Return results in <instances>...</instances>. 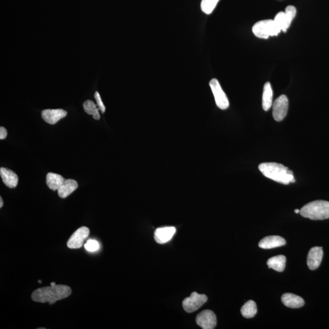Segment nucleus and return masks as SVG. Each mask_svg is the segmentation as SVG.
<instances>
[{
    "instance_id": "1",
    "label": "nucleus",
    "mask_w": 329,
    "mask_h": 329,
    "mask_svg": "<svg viewBox=\"0 0 329 329\" xmlns=\"http://www.w3.org/2000/svg\"><path fill=\"white\" fill-rule=\"evenodd\" d=\"M71 288L64 285H56L51 283L50 286H45L36 289L31 295L32 300L37 303L50 305L55 304L57 301L67 298L71 295Z\"/></svg>"
},
{
    "instance_id": "2",
    "label": "nucleus",
    "mask_w": 329,
    "mask_h": 329,
    "mask_svg": "<svg viewBox=\"0 0 329 329\" xmlns=\"http://www.w3.org/2000/svg\"><path fill=\"white\" fill-rule=\"evenodd\" d=\"M259 169L265 177L277 182L284 185L295 182L293 171L282 164L274 162L262 163L259 165Z\"/></svg>"
},
{
    "instance_id": "3",
    "label": "nucleus",
    "mask_w": 329,
    "mask_h": 329,
    "mask_svg": "<svg viewBox=\"0 0 329 329\" xmlns=\"http://www.w3.org/2000/svg\"><path fill=\"white\" fill-rule=\"evenodd\" d=\"M301 216L312 220L329 218V202L317 200L308 203L300 210Z\"/></svg>"
},
{
    "instance_id": "4",
    "label": "nucleus",
    "mask_w": 329,
    "mask_h": 329,
    "mask_svg": "<svg viewBox=\"0 0 329 329\" xmlns=\"http://www.w3.org/2000/svg\"><path fill=\"white\" fill-rule=\"evenodd\" d=\"M281 31L273 20L259 21L252 26V32L257 38L267 39L270 36L279 35Z\"/></svg>"
},
{
    "instance_id": "5",
    "label": "nucleus",
    "mask_w": 329,
    "mask_h": 329,
    "mask_svg": "<svg viewBox=\"0 0 329 329\" xmlns=\"http://www.w3.org/2000/svg\"><path fill=\"white\" fill-rule=\"evenodd\" d=\"M209 86L215 98L217 106L220 109H227L229 106V99L223 91L219 81L216 79H212L210 81Z\"/></svg>"
},
{
    "instance_id": "6",
    "label": "nucleus",
    "mask_w": 329,
    "mask_h": 329,
    "mask_svg": "<svg viewBox=\"0 0 329 329\" xmlns=\"http://www.w3.org/2000/svg\"><path fill=\"white\" fill-rule=\"evenodd\" d=\"M207 301V297L205 295L198 294L193 292L190 297L186 298L182 302L184 309L186 312L192 313L203 306Z\"/></svg>"
},
{
    "instance_id": "7",
    "label": "nucleus",
    "mask_w": 329,
    "mask_h": 329,
    "mask_svg": "<svg viewBox=\"0 0 329 329\" xmlns=\"http://www.w3.org/2000/svg\"><path fill=\"white\" fill-rule=\"evenodd\" d=\"M288 99L285 95L277 98L273 105V116L277 122H281L285 119L288 110Z\"/></svg>"
},
{
    "instance_id": "8",
    "label": "nucleus",
    "mask_w": 329,
    "mask_h": 329,
    "mask_svg": "<svg viewBox=\"0 0 329 329\" xmlns=\"http://www.w3.org/2000/svg\"><path fill=\"white\" fill-rule=\"evenodd\" d=\"M196 322L202 328L213 329L216 325V317L212 311L206 310L198 314Z\"/></svg>"
},
{
    "instance_id": "9",
    "label": "nucleus",
    "mask_w": 329,
    "mask_h": 329,
    "mask_svg": "<svg viewBox=\"0 0 329 329\" xmlns=\"http://www.w3.org/2000/svg\"><path fill=\"white\" fill-rule=\"evenodd\" d=\"M89 229L85 226L78 229L69 238L67 246L70 249L80 248L83 246L84 241L89 237Z\"/></svg>"
},
{
    "instance_id": "10",
    "label": "nucleus",
    "mask_w": 329,
    "mask_h": 329,
    "mask_svg": "<svg viewBox=\"0 0 329 329\" xmlns=\"http://www.w3.org/2000/svg\"><path fill=\"white\" fill-rule=\"evenodd\" d=\"M323 250L321 247H314L310 250L307 256V265L311 270H316L321 264Z\"/></svg>"
},
{
    "instance_id": "11",
    "label": "nucleus",
    "mask_w": 329,
    "mask_h": 329,
    "mask_svg": "<svg viewBox=\"0 0 329 329\" xmlns=\"http://www.w3.org/2000/svg\"><path fill=\"white\" fill-rule=\"evenodd\" d=\"M67 116V113L64 110L60 109H45L42 111V117L45 122L50 125H54L60 120Z\"/></svg>"
},
{
    "instance_id": "12",
    "label": "nucleus",
    "mask_w": 329,
    "mask_h": 329,
    "mask_svg": "<svg viewBox=\"0 0 329 329\" xmlns=\"http://www.w3.org/2000/svg\"><path fill=\"white\" fill-rule=\"evenodd\" d=\"M176 233L174 227H164L158 228L155 232V239L159 244H164L171 240Z\"/></svg>"
},
{
    "instance_id": "13",
    "label": "nucleus",
    "mask_w": 329,
    "mask_h": 329,
    "mask_svg": "<svg viewBox=\"0 0 329 329\" xmlns=\"http://www.w3.org/2000/svg\"><path fill=\"white\" fill-rule=\"evenodd\" d=\"M285 244L286 241L284 238L276 236V235H273V236H268L263 238L260 241L259 246L261 248L267 249L284 246Z\"/></svg>"
},
{
    "instance_id": "14",
    "label": "nucleus",
    "mask_w": 329,
    "mask_h": 329,
    "mask_svg": "<svg viewBox=\"0 0 329 329\" xmlns=\"http://www.w3.org/2000/svg\"><path fill=\"white\" fill-rule=\"evenodd\" d=\"M0 176L2 177L3 182L9 188L14 189L19 182V177L17 174L10 169L2 167L0 168Z\"/></svg>"
},
{
    "instance_id": "15",
    "label": "nucleus",
    "mask_w": 329,
    "mask_h": 329,
    "mask_svg": "<svg viewBox=\"0 0 329 329\" xmlns=\"http://www.w3.org/2000/svg\"><path fill=\"white\" fill-rule=\"evenodd\" d=\"M78 184L76 180L74 179H65L61 186H60L57 193L60 198H65L71 195L78 189Z\"/></svg>"
},
{
    "instance_id": "16",
    "label": "nucleus",
    "mask_w": 329,
    "mask_h": 329,
    "mask_svg": "<svg viewBox=\"0 0 329 329\" xmlns=\"http://www.w3.org/2000/svg\"><path fill=\"white\" fill-rule=\"evenodd\" d=\"M281 300L285 306L292 308V309H298V308L303 307L304 305V301L303 298L292 294L283 295Z\"/></svg>"
},
{
    "instance_id": "17",
    "label": "nucleus",
    "mask_w": 329,
    "mask_h": 329,
    "mask_svg": "<svg viewBox=\"0 0 329 329\" xmlns=\"http://www.w3.org/2000/svg\"><path fill=\"white\" fill-rule=\"evenodd\" d=\"M273 92L269 82L265 83L262 95V107L265 111L270 110L273 104Z\"/></svg>"
},
{
    "instance_id": "18",
    "label": "nucleus",
    "mask_w": 329,
    "mask_h": 329,
    "mask_svg": "<svg viewBox=\"0 0 329 329\" xmlns=\"http://www.w3.org/2000/svg\"><path fill=\"white\" fill-rule=\"evenodd\" d=\"M64 178L61 175L49 173L47 175L46 182L48 187L53 191H56L64 182Z\"/></svg>"
},
{
    "instance_id": "19",
    "label": "nucleus",
    "mask_w": 329,
    "mask_h": 329,
    "mask_svg": "<svg viewBox=\"0 0 329 329\" xmlns=\"http://www.w3.org/2000/svg\"><path fill=\"white\" fill-rule=\"evenodd\" d=\"M286 264V258L284 255H280L270 258L267 262L269 268L282 272L284 270Z\"/></svg>"
},
{
    "instance_id": "20",
    "label": "nucleus",
    "mask_w": 329,
    "mask_h": 329,
    "mask_svg": "<svg viewBox=\"0 0 329 329\" xmlns=\"http://www.w3.org/2000/svg\"><path fill=\"white\" fill-rule=\"evenodd\" d=\"M258 312V307L254 301H249L241 307V315L244 318H251L256 315Z\"/></svg>"
},
{
    "instance_id": "21",
    "label": "nucleus",
    "mask_w": 329,
    "mask_h": 329,
    "mask_svg": "<svg viewBox=\"0 0 329 329\" xmlns=\"http://www.w3.org/2000/svg\"><path fill=\"white\" fill-rule=\"evenodd\" d=\"M274 21L279 28L283 31H286L291 23V22L286 17L285 12H280L277 14Z\"/></svg>"
},
{
    "instance_id": "22",
    "label": "nucleus",
    "mask_w": 329,
    "mask_h": 329,
    "mask_svg": "<svg viewBox=\"0 0 329 329\" xmlns=\"http://www.w3.org/2000/svg\"><path fill=\"white\" fill-rule=\"evenodd\" d=\"M84 108L87 114L92 115L93 119L98 120L100 119V115L99 113V108L91 100H87L84 102Z\"/></svg>"
},
{
    "instance_id": "23",
    "label": "nucleus",
    "mask_w": 329,
    "mask_h": 329,
    "mask_svg": "<svg viewBox=\"0 0 329 329\" xmlns=\"http://www.w3.org/2000/svg\"><path fill=\"white\" fill-rule=\"evenodd\" d=\"M220 0H202L201 8L205 14H210L218 4Z\"/></svg>"
},
{
    "instance_id": "24",
    "label": "nucleus",
    "mask_w": 329,
    "mask_h": 329,
    "mask_svg": "<svg viewBox=\"0 0 329 329\" xmlns=\"http://www.w3.org/2000/svg\"><path fill=\"white\" fill-rule=\"evenodd\" d=\"M84 247L89 252H95L99 248V244L97 241L94 240H89L84 244Z\"/></svg>"
},
{
    "instance_id": "25",
    "label": "nucleus",
    "mask_w": 329,
    "mask_h": 329,
    "mask_svg": "<svg viewBox=\"0 0 329 329\" xmlns=\"http://www.w3.org/2000/svg\"><path fill=\"white\" fill-rule=\"evenodd\" d=\"M285 14L288 19L292 22L297 15V9L293 6H288L285 9Z\"/></svg>"
},
{
    "instance_id": "26",
    "label": "nucleus",
    "mask_w": 329,
    "mask_h": 329,
    "mask_svg": "<svg viewBox=\"0 0 329 329\" xmlns=\"http://www.w3.org/2000/svg\"><path fill=\"white\" fill-rule=\"evenodd\" d=\"M95 98L96 99V102H97L99 110L101 111L102 113H104V112L105 111V107L104 106L103 102H102V101L101 96L100 95H99V93L98 92H96L95 93Z\"/></svg>"
},
{
    "instance_id": "27",
    "label": "nucleus",
    "mask_w": 329,
    "mask_h": 329,
    "mask_svg": "<svg viewBox=\"0 0 329 329\" xmlns=\"http://www.w3.org/2000/svg\"><path fill=\"white\" fill-rule=\"evenodd\" d=\"M8 135L7 130L4 127L0 128V139L4 140L7 138Z\"/></svg>"
},
{
    "instance_id": "28",
    "label": "nucleus",
    "mask_w": 329,
    "mask_h": 329,
    "mask_svg": "<svg viewBox=\"0 0 329 329\" xmlns=\"http://www.w3.org/2000/svg\"><path fill=\"white\" fill-rule=\"evenodd\" d=\"M4 206V201L2 197H0V207L2 208Z\"/></svg>"
},
{
    "instance_id": "29",
    "label": "nucleus",
    "mask_w": 329,
    "mask_h": 329,
    "mask_svg": "<svg viewBox=\"0 0 329 329\" xmlns=\"http://www.w3.org/2000/svg\"><path fill=\"white\" fill-rule=\"evenodd\" d=\"M295 212L296 213H300V210L299 209H295Z\"/></svg>"
},
{
    "instance_id": "30",
    "label": "nucleus",
    "mask_w": 329,
    "mask_h": 329,
    "mask_svg": "<svg viewBox=\"0 0 329 329\" xmlns=\"http://www.w3.org/2000/svg\"><path fill=\"white\" fill-rule=\"evenodd\" d=\"M39 283H41V282H42L41 280H39Z\"/></svg>"
}]
</instances>
